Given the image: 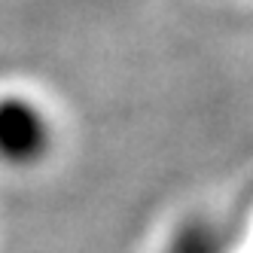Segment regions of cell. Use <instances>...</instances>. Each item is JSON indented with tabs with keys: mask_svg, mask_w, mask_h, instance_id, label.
I'll return each instance as SVG.
<instances>
[{
	"mask_svg": "<svg viewBox=\"0 0 253 253\" xmlns=\"http://www.w3.org/2000/svg\"><path fill=\"white\" fill-rule=\"evenodd\" d=\"M46 147V122L25 101L0 104V156L9 162H31Z\"/></svg>",
	"mask_w": 253,
	"mask_h": 253,
	"instance_id": "1",
	"label": "cell"
}]
</instances>
